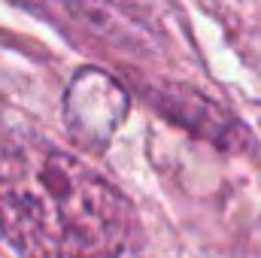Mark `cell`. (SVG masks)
<instances>
[{"instance_id": "2", "label": "cell", "mask_w": 261, "mask_h": 258, "mask_svg": "<svg viewBox=\"0 0 261 258\" xmlns=\"http://www.w3.org/2000/svg\"><path fill=\"white\" fill-rule=\"evenodd\" d=\"M128 116V91L122 82L97 67H82L64 94L67 131L88 149H103Z\"/></svg>"}, {"instance_id": "1", "label": "cell", "mask_w": 261, "mask_h": 258, "mask_svg": "<svg viewBox=\"0 0 261 258\" xmlns=\"http://www.w3.org/2000/svg\"><path fill=\"white\" fill-rule=\"evenodd\" d=\"M0 231L21 258H143L128 197L46 140L0 152Z\"/></svg>"}]
</instances>
